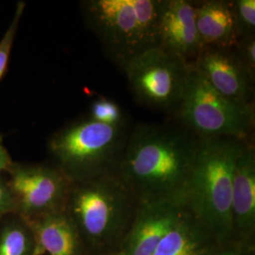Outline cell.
Here are the masks:
<instances>
[{
    "label": "cell",
    "mask_w": 255,
    "mask_h": 255,
    "mask_svg": "<svg viewBox=\"0 0 255 255\" xmlns=\"http://www.w3.org/2000/svg\"></svg>",
    "instance_id": "obj_24"
},
{
    "label": "cell",
    "mask_w": 255,
    "mask_h": 255,
    "mask_svg": "<svg viewBox=\"0 0 255 255\" xmlns=\"http://www.w3.org/2000/svg\"><path fill=\"white\" fill-rule=\"evenodd\" d=\"M234 138L201 140L182 206L219 244L234 240L232 224L233 175L244 143Z\"/></svg>",
    "instance_id": "obj_2"
},
{
    "label": "cell",
    "mask_w": 255,
    "mask_h": 255,
    "mask_svg": "<svg viewBox=\"0 0 255 255\" xmlns=\"http://www.w3.org/2000/svg\"><path fill=\"white\" fill-rule=\"evenodd\" d=\"M211 255H255L252 242L231 240L219 245Z\"/></svg>",
    "instance_id": "obj_21"
},
{
    "label": "cell",
    "mask_w": 255,
    "mask_h": 255,
    "mask_svg": "<svg viewBox=\"0 0 255 255\" xmlns=\"http://www.w3.org/2000/svg\"><path fill=\"white\" fill-rule=\"evenodd\" d=\"M234 48L249 73L255 78V35L239 40Z\"/></svg>",
    "instance_id": "obj_20"
},
{
    "label": "cell",
    "mask_w": 255,
    "mask_h": 255,
    "mask_svg": "<svg viewBox=\"0 0 255 255\" xmlns=\"http://www.w3.org/2000/svg\"><path fill=\"white\" fill-rule=\"evenodd\" d=\"M35 246L31 255H76L79 236L72 220L64 211L39 217L33 223Z\"/></svg>",
    "instance_id": "obj_15"
},
{
    "label": "cell",
    "mask_w": 255,
    "mask_h": 255,
    "mask_svg": "<svg viewBox=\"0 0 255 255\" xmlns=\"http://www.w3.org/2000/svg\"><path fill=\"white\" fill-rule=\"evenodd\" d=\"M164 0H87L82 4L87 26L106 56L120 69L134 57L159 46Z\"/></svg>",
    "instance_id": "obj_3"
},
{
    "label": "cell",
    "mask_w": 255,
    "mask_h": 255,
    "mask_svg": "<svg viewBox=\"0 0 255 255\" xmlns=\"http://www.w3.org/2000/svg\"><path fill=\"white\" fill-rule=\"evenodd\" d=\"M138 201L118 172L71 182L65 214L98 245L116 240L131 222Z\"/></svg>",
    "instance_id": "obj_5"
},
{
    "label": "cell",
    "mask_w": 255,
    "mask_h": 255,
    "mask_svg": "<svg viewBox=\"0 0 255 255\" xmlns=\"http://www.w3.org/2000/svg\"><path fill=\"white\" fill-rule=\"evenodd\" d=\"M25 6L26 4L24 2H19L17 4L13 18L11 20L9 27L5 31L2 39L0 40V82L8 68L11 48L13 46V42L18 29L19 22L23 15Z\"/></svg>",
    "instance_id": "obj_18"
},
{
    "label": "cell",
    "mask_w": 255,
    "mask_h": 255,
    "mask_svg": "<svg viewBox=\"0 0 255 255\" xmlns=\"http://www.w3.org/2000/svg\"><path fill=\"white\" fill-rule=\"evenodd\" d=\"M14 208V201L9 185L0 180V216Z\"/></svg>",
    "instance_id": "obj_22"
},
{
    "label": "cell",
    "mask_w": 255,
    "mask_h": 255,
    "mask_svg": "<svg viewBox=\"0 0 255 255\" xmlns=\"http://www.w3.org/2000/svg\"><path fill=\"white\" fill-rule=\"evenodd\" d=\"M201 140L177 122L140 123L129 130L118 174L138 203L180 202Z\"/></svg>",
    "instance_id": "obj_1"
},
{
    "label": "cell",
    "mask_w": 255,
    "mask_h": 255,
    "mask_svg": "<svg viewBox=\"0 0 255 255\" xmlns=\"http://www.w3.org/2000/svg\"><path fill=\"white\" fill-rule=\"evenodd\" d=\"M27 250V238L19 228L7 229L0 238V255H24Z\"/></svg>",
    "instance_id": "obj_19"
},
{
    "label": "cell",
    "mask_w": 255,
    "mask_h": 255,
    "mask_svg": "<svg viewBox=\"0 0 255 255\" xmlns=\"http://www.w3.org/2000/svg\"><path fill=\"white\" fill-rule=\"evenodd\" d=\"M219 245L209 231L184 210L152 255H211Z\"/></svg>",
    "instance_id": "obj_14"
},
{
    "label": "cell",
    "mask_w": 255,
    "mask_h": 255,
    "mask_svg": "<svg viewBox=\"0 0 255 255\" xmlns=\"http://www.w3.org/2000/svg\"><path fill=\"white\" fill-rule=\"evenodd\" d=\"M237 39L255 35V0L231 1Z\"/></svg>",
    "instance_id": "obj_17"
},
{
    "label": "cell",
    "mask_w": 255,
    "mask_h": 255,
    "mask_svg": "<svg viewBox=\"0 0 255 255\" xmlns=\"http://www.w3.org/2000/svg\"><path fill=\"white\" fill-rule=\"evenodd\" d=\"M159 46L191 65L203 46L198 33L193 1L164 0L159 22Z\"/></svg>",
    "instance_id": "obj_11"
},
{
    "label": "cell",
    "mask_w": 255,
    "mask_h": 255,
    "mask_svg": "<svg viewBox=\"0 0 255 255\" xmlns=\"http://www.w3.org/2000/svg\"><path fill=\"white\" fill-rule=\"evenodd\" d=\"M232 224L234 240L252 242L255 230V147L244 143L233 175Z\"/></svg>",
    "instance_id": "obj_12"
},
{
    "label": "cell",
    "mask_w": 255,
    "mask_h": 255,
    "mask_svg": "<svg viewBox=\"0 0 255 255\" xmlns=\"http://www.w3.org/2000/svg\"><path fill=\"white\" fill-rule=\"evenodd\" d=\"M173 116L175 122L200 140L234 138L248 141L255 128V103L222 96L191 67Z\"/></svg>",
    "instance_id": "obj_6"
},
{
    "label": "cell",
    "mask_w": 255,
    "mask_h": 255,
    "mask_svg": "<svg viewBox=\"0 0 255 255\" xmlns=\"http://www.w3.org/2000/svg\"><path fill=\"white\" fill-rule=\"evenodd\" d=\"M191 67L222 96L255 103V81L235 48L205 47Z\"/></svg>",
    "instance_id": "obj_9"
},
{
    "label": "cell",
    "mask_w": 255,
    "mask_h": 255,
    "mask_svg": "<svg viewBox=\"0 0 255 255\" xmlns=\"http://www.w3.org/2000/svg\"><path fill=\"white\" fill-rule=\"evenodd\" d=\"M184 210L182 203L177 201L138 203L128 233L117 255H153L162 238L182 217Z\"/></svg>",
    "instance_id": "obj_10"
},
{
    "label": "cell",
    "mask_w": 255,
    "mask_h": 255,
    "mask_svg": "<svg viewBox=\"0 0 255 255\" xmlns=\"http://www.w3.org/2000/svg\"><path fill=\"white\" fill-rule=\"evenodd\" d=\"M88 118L114 127L128 126L123 110L116 101L105 97L92 101Z\"/></svg>",
    "instance_id": "obj_16"
},
{
    "label": "cell",
    "mask_w": 255,
    "mask_h": 255,
    "mask_svg": "<svg viewBox=\"0 0 255 255\" xmlns=\"http://www.w3.org/2000/svg\"><path fill=\"white\" fill-rule=\"evenodd\" d=\"M12 164L13 162L11 161L9 152L4 146L2 138L0 136V172L8 171Z\"/></svg>",
    "instance_id": "obj_23"
},
{
    "label": "cell",
    "mask_w": 255,
    "mask_h": 255,
    "mask_svg": "<svg viewBox=\"0 0 255 255\" xmlns=\"http://www.w3.org/2000/svg\"><path fill=\"white\" fill-rule=\"evenodd\" d=\"M121 70L138 103L173 115L182 100L191 65L156 46L134 57Z\"/></svg>",
    "instance_id": "obj_7"
},
{
    "label": "cell",
    "mask_w": 255,
    "mask_h": 255,
    "mask_svg": "<svg viewBox=\"0 0 255 255\" xmlns=\"http://www.w3.org/2000/svg\"><path fill=\"white\" fill-rule=\"evenodd\" d=\"M195 20L201 45L233 48L238 42L231 1H193Z\"/></svg>",
    "instance_id": "obj_13"
},
{
    "label": "cell",
    "mask_w": 255,
    "mask_h": 255,
    "mask_svg": "<svg viewBox=\"0 0 255 255\" xmlns=\"http://www.w3.org/2000/svg\"><path fill=\"white\" fill-rule=\"evenodd\" d=\"M128 132V126H109L86 117L53 133L47 148L57 168L71 182H80L118 172Z\"/></svg>",
    "instance_id": "obj_4"
},
{
    "label": "cell",
    "mask_w": 255,
    "mask_h": 255,
    "mask_svg": "<svg viewBox=\"0 0 255 255\" xmlns=\"http://www.w3.org/2000/svg\"><path fill=\"white\" fill-rule=\"evenodd\" d=\"M8 171L14 207L38 217L64 211L71 181L59 168L13 163Z\"/></svg>",
    "instance_id": "obj_8"
}]
</instances>
